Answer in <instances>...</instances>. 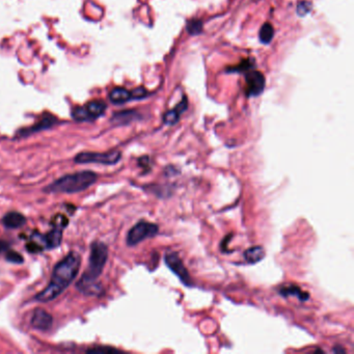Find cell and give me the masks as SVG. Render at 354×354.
<instances>
[{"label": "cell", "mask_w": 354, "mask_h": 354, "mask_svg": "<svg viewBox=\"0 0 354 354\" xmlns=\"http://www.w3.org/2000/svg\"><path fill=\"white\" fill-rule=\"evenodd\" d=\"M81 265L80 256L77 253H70L59 261L52 271L47 287L35 296L38 302H49L58 297L76 279Z\"/></svg>", "instance_id": "cell-1"}, {"label": "cell", "mask_w": 354, "mask_h": 354, "mask_svg": "<svg viewBox=\"0 0 354 354\" xmlns=\"http://www.w3.org/2000/svg\"><path fill=\"white\" fill-rule=\"evenodd\" d=\"M108 259V247L100 241H95L91 245V254L87 271L83 273L77 288L82 293L88 295H96L100 293V286L96 284L97 279L102 274V271Z\"/></svg>", "instance_id": "cell-2"}, {"label": "cell", "mask_w": 354, "mask_h": 354, "mask_svg": "<svg viewBox=\"0 0 354 354\" xmlns=\"http://www.w3.org/2000/svg\"><path fill=\"white\" fill-rule=\"evenodd\" d=\"M98 179L97 174L91 171H82L66 175L49 184L44 189L48 193H76L88 189Z\"/></svg>", "instance_id": "cell-3"}, {"label": "cell", "mask_w": 354, "mask_h": 354, "mask_svg": "<svg viewBox=\"0 0 354 354\" xmlns=\"http://www.w3.org/2000/svg\"><path fill=\"white\" fill-rule=\"evenodd\" d=\"M158 232L159 227L157 224L145 220H140L134 226H132L128 232L126 239L127 244L128 246H135L145 239L155 237Z\"/></svg>", "instance_id": "cell-4"}, {"label": "cell", "mask_w": 354, "mask_h": 354, "mask_svg": "<svg viewBox=\"0 0 354 354\" xmlns=\"http://www.w3.org/2000/svg\"><path fill=\"white\" fill-rule=\"evenodd\" d=\"M122 154L119 151H110L106 153H97V152H83L79 153L74 161L78 164H88V163H97L103 165H114L121 160Z\"/></svg>", "instance_id": "cell-5"}, {"label": "cell", "mask_w": 354, "mask_h": 354, "mask_svg": "<svg viewBox=\"0 0 354 354\" xmlns=\"http://www.w3.org/2000/svg\"><path fill=\"white\" fill-rule=\"evenodd\" d=\"M106 107V104L103 101H92L86 106L75 107L72 111V116L74 120L80 122L95 120L104 114Z\"/></svg>", "instance_id": "cell-6"}, {"label": "cell", "mask_w": 354, "mask_h": 354, "mask_svg": "<svg viewBox=\"0 0 354 354\" xmlns=\"http://www.w3.org/2000/svg\"><path fill=\"white\" fill-rule=\"evenodd\" d=\"M164 261L166 266H168L172 271L180 279V281L185 285V286H193L192 280L188 273V270H187L183 264V261L179 257L177 253H169L166 254L164 257Z\"/></svg>", "instance_id": "cell-7"}, {"label": "cell", "mask_w": 354, "mask_h": 354, "mask_svg": "<svg viewBox=\"0 0 354 354\" xmlns=\"http://www.w3.org/2000/svg\"><path fill=\"white\" fill-rule=\"evenodd\" d=\"M265 89V76L259 71H248L245 75V95L256 97Z\"/></svg>", "instance_id": "cell-8"}, {"label": "cell", "mask_w": 354, "mask_h": 354, "mask_svg": "<svg viewBox=\"0 0 354 354\" xmlns=\"http://www.w3.org/2000/svg\"><path fill=\"white\" fill-rule=\"evenodd\" d=\"M31 238L35 240H40V242L37 243L43 246V248H48V249L56 248L61 244L62 228L55 227L52 231H50L45 235H41L40 233H33Z\"/></svg>", "instance_id": "cell-9"}, {"label": "cell", "mask_w": 354, "mask_h": 354, "mask_svg": "<svg viewBox=\"0 0 354 354\" xmlns=\"http://www.w3.org/2000/svg\"><path fill=\"white\" fill-rule=\"evenodd\" d=\"M30 323L32 327H34L35 329L46 331L51 328L53 323V318L49 313H47L45 309L38 307L34 309Z\"/></svg>", "instance_id": "cell-10"}, {"label": "cell", "mask_w": 354, "mask_h": 354, "mask_svg": "<svg viewBox=\"0 0 354 354\" xmlns=\"http://www.w3.org/2000/svg\"><path fill=\"white\" fill-rule=\"evenodd\" d=\"M187 107H188V102H187L186 98H183V100L178 104V105L174 109L165 112V114L163 115L164 124L170 125V126H173V125L177 124L180 120L181 114L187 109Z\"/></svg>", "instance_id": "cell-11"}, {"label": "cell", "mask_w": 354, "mask_h": 354, "mask_svg": "<svg viewBox=\"0 0 354 354\" xmlns=\"http://www.w3.org/2000/svg\"><path fill=\"white\" fill-rule=\"evenodd\" d=\"M279 293L284 296H294L297 297L300 301H306L309 298V294L307 292H304L298 286L295 285H286L282 286L279 289Z\"/></svg>", "instance_id": "cell-12"}, {"label": "cell", "mask_w": 354, "mask_h": 354, "mask_svg": "<svg viewBox=\"0 0 354 354\" xmlns=\"http://www.w3.org/2000/svg\"><path fill=\"white\" fill-rule=\"evenodd\" d=\"M3 222L6 227L14 230V228H19L23 226L26 223V218L19 212H9L5 215Z\"/></svg>", "instance_id": "cell-13"}, {"label": "cell", "mask_w": 354, "mask_h": 354, "mask_svg": "<svg viewBox=\"0 0 354 354\" xmlns=\"http://www.w3.org/2000/svg\"><path fill=\"white\" fill-rule=\"evenodd\" d=\"M57 123V120L53 116V115H46L44 116L43 119H42L37 124H35L34 126H32L31 128L25 130V131H22L21 132V134H23V135H28V134H31L33 132H37V131H41V130H44V129H47V128H50L52 127L54 124Z\"/></svg>", "instance_id": "cell-14"}, {"label": "cell", "mask_w": 354, "mask_h": 354, "mask_svg": "<svg viewBox=\"0 0 354 354\" xmlns=\"http://www.w3.org/2000/svg\"><path fill=\"white\" fill-rule=\"evenodd\" d=\"M109 99L113 104H124L131 100V93L124 88H115L109 93Z\"/></svg>", "instance_id": "cell-15"}, {"label": "cell", "mask_w": 354, "mask_h": 354, "mask_svg": "<svg viewBox=\"0 0 354 354\" xmlns=\"http://www.w3.org/2000/svg\"><path fill=\"white\" fill-rule=\"evenodd\" d=\"M264 255H265V251L262 246H253L251 248L246 249L243 254L244 259L249 264H254L261 261L264 258Z\"/></svg>", "instance_id": "cell-16"}, {"label": "cell", "mask_w": 354, "mask_h": 354, "mask_svg": "<svg viewBox=\"0 0 354 354\" xmlns=\"http://www.w3.org/2000/svg\"><path fill=\"white\" fill-rule=\"evenodd\" d=\"M138 113L134 110H127L117 112L112 116V122L116 124H128L138 117Z\"/></svg>", "instance_id": "cell-17"}, {"label": "cell", "mask_w": 354, "mask_h": 354, "mask_svg": "<svg viewBox=\"0 0 354 354\" xmlns=\"http://www.w3.org/2000/svg\"><path fill=\"white\" fill-rule=\"evenodd\" d=\"M274 35V28L270 23H265L259 32V38L261 43L263 44H269Z\"/></svg>", "instance_id": "cell-18"}, {"label": "cell", "mask_w": 354, "mask_h": 354, "mask_svg": "<svg viewBox=\"0 0 354 354\" xmlns=\"http://www.w3.org/2000/svg\"><path fill=\"white\" fill-rule=\"evenodd\" d=\"M255 62L252 59H244L242 60L239 65L235 67H231V69H227V72H236V73H243L248 72L253 69Z\"/></svg>", "instance_id": "cell-19"}, {"label": "cell", "mask_w": 354, "mask_h": 354, "mask_svg": "<svg viewBox=\"0 0 354 354\" xmlns=\"http://www.w3.org/2000/svg\"><path fill=\"white\" fill-rule=\"evenodd\" d=\"M186 29L191 35L199 34L203 31V22L199 19H192L187 22Z\"/></svg>", "instance_id": "cell-20"}, {"label": "cell", "mask_w": 354, "mask_h": 354, "mask_svg": "<svg viewBox=\"0 0 354 354\" xmlns=\"http://www.w3.org/2000/svg\"><path fill=\"white\" fill-rule=\"evenodd\" d=\"M130 93H131V99H134V100H140V99H143L148 96V91L142 87L136 88L135 90H133Z\"/></svg>", "instance_id": "cell-21"}, {"label": "cell", "mask_w": 354, "mask_h": 354, "mask_svg": "<svg viewBox=\"0 0 354 354\" xmlns=\"http://www.w3.org/2000/svg\"><path fill=\"white\" fill-rule=\"evenodd\" d=\"M26 249H27V251H28L29 253H31V254H37V253H40V252L43 251L44 248H43V246H42L41 244H38L36 241H34V240L31 239V241L28 242V243L26 244Z\"/></svg>", "instance_id": "cell-22"}, {"label": "cell", "mask_w": 354, "mask_h": 354, "mask_svg": "<svg viewBox=\"0 0 354 354\" xmlns=\"http://www.w3.org/2000/svg\"><path fill=\"white\" fill-rule=\"evenodd\" d=\"M6 258H7V260L10 261V262H12V263H18V264L22 263L23 260H24L22 256H21V255H20L19 253H17V252H14V251L8 252Z\"/></svg>", "instance_id": "cell-23"}, {"label": "cell", "mask_w": 354, "mask_h": 354, "mask_svg": "<svg viewBox=\"0 0 354 354\" xmlns=\"http://www.w3.org/2000/svg\"><path fill=\"white\" fill-rule=\"evenodd\" d=\"M310 8H311V5L307 2L299 3L297 7V13L299 16H305L310 11Z\"/></svg>", "instance_id": "cell-24"}, {"label": "cell", "mask_w": 354, "mask_h": 354, "mask_svg": "<svg viewBox=\"0 0 354 354\" xmlns=\"http://www.w3.org/2000/svg\"><path fill=\"white\" fill-rule=\"evenodd\" d=\"M57 220H53V224L55 225V227H59V228H64L65 226H67L68 224V219L64 216V215H57L55 217Z\"/></svg>", "instance_id": "cell-25"}, {"label": "cell", "mask_w": 354, "mask_h": 354, "mask_svg": "<svg viewBox=\"0 0 354 354\" xmlns=\"http://www.w3.org/2000/svg\"><path fill=\"white\" fill-rule=\"evenodd\" d=\"M117 350L114 348H95L88 350V352H116Z\"/></svg>", "instance_id": "cell-26"}, {"label": "cell", "mask_w": 354, "mask_h": 354, "mask_svg": "<svg viewBox=\"0 0 354 354\" xmlns=\"http://www.w3.org/2000/svg\"><path fill=\"white\" fill-rule=\"evenodd\" d=\"M8 249H9V243L4 240H0V254L7 252Z\"/></svg>", "instance_id": "cell-27"}]
</instances>
